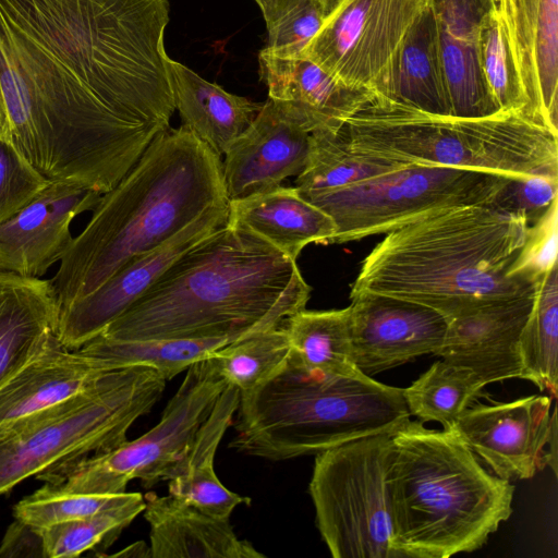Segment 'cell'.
<instances>
[{"mask_svg": "<svg viewBox=\"0 0 558 558\" xmlns=\"http://www.w3.org/2000/svg\"><path fill=\"white\" fill-rule=\"evenodd\" d=\"M226 386L207 359L198 361L186 369L159 422L147 433L110 451L36 477L57 492L97 495L122 494L135 478L145 488L166 481L187 452Z\"/></svg>", "mask_w": 558, "mask_h": 558, "instance_id": "cell-11", "label": "cell"}, {"mask_svg": "<svg viewBox=\"0 0 558 558\" xmlns=\"http://www.w3.org/2000/svg\"><path fill=\"white\" fill-rule=\"evenodd\" d=\"M181 125L219 157L254 120L263 104L225 90L184 64L168 60Z\"/></svg>", "mask_w": 558, "mask_h": 558, "instance_id": "cell-26", "label": "cell"}, {"mask_svg": "<svg viewBox=\"0 0 558 558\" xmlns=\"http://www.w3.org/2000/svg\"><path fill=\"white\" fill-rule=\"evenodd\" d=\"M389 488L400 558L474 551L512 513L510 481L486 470L452 429L418 420L392 433Z\"/></svg>", "mask_w": 558, "mask_h": 558, "instance_id": "cell-5", "label": "cell"}, {"mask_svg": "<svg viewBox=\"0 0 558 558\" xmlns=\"http://www.w3.org/2000/svg\"><path fill=\"white\" fill-rule=\"evenodd\" d=\"M350 299L354 362L367 376L435 354L444 342L447 318L429 306L371 292Z\"/></svg>", "mask_w": 558, "mask_h": 558, "instance_id": "cell-15", "label": "cell"}, {"mask_svg": "<svg viewBox=\"0 0 558 558\" xmlns=\"http://www.w3.org/2000/svg\"><path fill=\"white\" fill-rule=\"evenodd\" d=\"M57 316L48 280L0 270V387L41 350Z\"/></svg>", "mask_w": 558, "mask_h": 558, "instance_id": "cell-25", "label": "cell"}, {"mask_svg": "<svg viewBox=\"0 0 558 558\" xmlns=\"http://www.w3.org/2000/svg\"><path fill=\"white\" fill-rule=\"evenodd\" d=\"M432 0H341L301 57L379 96L404 38Z\"/></svg>", "mask_w": 558, "mask_h": 558, "instance_id": "cell-12", "label": "cell"}, {"mask_svg": "<svg viewBox=\"0 0 558 558\" xmlns=\"http://www.w3.org/2000/svg\"><path fill=\"white\" fill-rule=\"evenodd\" d=\"M144 508L145 498L140 494L125 505L38 529L45 558L77 557L100 544L109 546Z\"/></svg>", "mask_w": 558, "mask_h": 558, "instance_id": "cell-35", "label": "cell"}, {"mask_svg": "<svg viewBox=\"0 0 558 558\" xmlns=\"http://www.w3.org/2000/svg\"><path fill=\"white\" fill-rule=\"evenodd\" d=\"M520 378L556 398L558 391V267L536 283L535 302L520 339Z\"/></svg>", "mask_w": 558, "mask_h": 558, "instance_id": "cell-31", "label": "cell"}, {"mask_svg": "<svg viewBox=\"0 0 558 558\" xmlns=\"http://www.w3.org/2000/svg\"><path fill=\"white\" fill-rule=\"evenodd\" d=\"M0 557L45 558L44 544L38 529L15 519L0 544Z\"/></svg>", "mask_w": 558, "mask_h": 558, "instance_id": "cell-41", "label": "cell"}, {"mask_svg": "<svg viewBox=\"0 0 558 558\" xmlns=\"http://www.w3.org/2000/svg\"><path fill=\"white\" fill-rule=\"evenodd\" d=\"M498 0H496V3H497Z\"/></svg>", "mask_w": 558, "mask_h": 558, "instance_id": "cell-46", "label": "cell"}, {"mask_svg": "<svg viewBox=\"0 0 558 558\" xmlns=\"http://www.w3.org/2000/svg\"><path fill=\"white\" fill-rule=\"evenodd\" d=\"M392 433L315 454L308 492L317 529L333 558H400L389 488Z\"/></svg>", "mask_w": 558, "mask_h": 558, "instance_id": "cell-9", "label": "cell"}, {"mask_svg": "<svg viewBox=\"0 0 558 558\" xmlns=\"http://www.w3.org/2000/svg\"><path fill=\"white\" fill-rule=\"evenodd\" d=\"M228 203L221 157L183 125L161 132L118 184L101 194L48 279L57 310Z\"/></svg>", "mask_w": 558, "mask_h": 558, "instance_id": "cell-3", "label": "cell"}, {"mask_svg": "<svg viewBox=\"0 0 558 558\" xmlns=\"http://www.w3.org/2000/svg\"><path fill=\"white\" fill-rule=\"evenodd\" d=\"M239 399L240 390L227 384L187 452L166 478L169 481V495L206 514L228 521L235 507L250 504V498L229 490L214 469L217 448L232 424Z\"/></svg>", "mask_w": 558, "mask_h": 558, "instance_id": "cell-24", "label": "cell"}, {"mask_svg": "<svg viewBox=\"0 0 558 558\" xmlns=\"http://www.w3.org/2000/svg\"><path fill=\"white\" fill-rule=\"evenodd\" d=\"M101 193L72 181H50L0 226V270L40 278L61 260L73 219L93 210Z\"/></svg>", "mask_w": 558, "mask_h": 558, "instance_id": "cell-17", "label": "cell"}, {"mask_svg": "<svg viewBox=\"0 0 558 558\" xmlns=\"http://www.w3.org/2000/svg\"><path fill=\"white\" fill-rule=\"evenodd\" d=\"M323 5H324V9H325V14L326 16L337 7V4L341 1V0H320Z\"/></svg>", "mask_w": 558, "mask_h": 558, "instance_id": "cell-45", "label": "cell"}, {"mask_svg": "<svg viewBox=\"0 0 558 558\" xmlns=\"http://www.w3.org/2000/svg\"><path fill=\"white\" fill-rule=\"evenodd\" d=\"M49 182L26 160L11 137H0V226Z\"/></svg>", "mask_w": 558, "mask_h": 558, "instance_id": "cell-38", "label": "cell"}, {"mask_svg": "<svg viewBox=\"0 0 558 558\" xmlns=\"http://www.w3.org/2000/svg\"><path fill=\"white\" fill-rule=\"evenodd\" d=\"M227 222L254 233L293 260L311 243L331 244L337 231L327 213L295 186L282 185L229 201Z\"/></svg>", "mask_w": 558, "mask_h": 558, "instance_id": "cell-22", "label": "cell"}, {"mask_svg": "<svg viewBox=\"0 0 558 558\" xmlns=\"http://www.w3.org/2000/svg\"><path fill=\"white\" fill-rule=\"evenodd\" d=\"M483 387L469 369L439 360L403 388L402 393L411 415L423 423L437 422L444 429H451Z\"/></svg>", "mask_w": 558, "mask_h": 558, "instance_id": "cell-32", "label": "cell"}, {"mask_svg": "<svg viewBox=\"0 0 558 558\" xmlns=\"http://www.w3.org/2000/svg\"><path fill=\"white\" fill-rule=\"evenodd\" d=\"M557 409L550 414L549 433L545 445L546 465H549L557 475Z\"/></svg>", "mask_w": 558, "mask_h": 558, "instance_id": "cell-42", "label": "cell"}, {"mask_svg": "<svg viewBox=\"0 0 558 558\" xmlns=\"http://www.w3.org/2000/svg\"><path fill=\"white\" fill-rule=\"evenodd\" d=\"M290 351L282 324L232 341L213 352L207 361L227 384L241 392L272 375L286 362Z\"/></svg>", "mask_w": 558, "mask_h": 558, "instance_id": "cell-33", "label": "cell"}, {"mask_svg": "<svg viewBox=\"0 0 558 558\" xmlns=\"http://www.w3.org/2000/svg\"><path fill=\"white\" fill-rule=\"evenodd\" d=\"M404 163L354 151L341 130L311 133L303 170L296 175L295 187L301 194L349 186L387 172Z\"/></svg>", "mask_w": 558, "mask_h": 558, "instance_id": "cell-30", "label": "cell"}, {"mask_svg": "<svg viewBox=\"0 0 558 558\" xmlns=\"http://www.w3.org/2000/svg\"><path fill=\"white\" fill-rule=\"evenodd\" d=\"M311 291L296 260L226 222L178 258L98 336L241 339L282 325L305 308Z\"/></svg>", "mask_w": 558, "mask_h": 558, "instance_id": "cell-2", "label": "cell"}, {"mask_svg": "<svg viewBox=\"0 0 558 558\" xmlns=\"http://www.w3.org/2000/svg\"><path fill=\"white\" fill-rule=\"evenodd\" d=\"M325 17L320 0H278L266 22L268 43L265 48L279 57H301Z\"/></svg>", "mask_w": 558, "mask_h": 558, "instance_id": "cell-37", "label": "cell"}, {"mask_svg": "<svg viewBox=\"0 0 558 558\" xmlns=\"http://www.w3.org/2000/svg\"><path fill=\"white\" fill-rule=\"evenodd\" d=\"M258 63L268 98L283 102L310 133L341 130L376 96L341 83L305 57H279L264 48Z\"/></svg>", "mask_w": 558, "mask_h": 558, "instance_id": "cell-20", "label": "cell"}, {"mask_svg": "<svg viewBox=\"0 0 558 558\" xmlns=\"http://www.w3.org/2000/svg\"><path fill=\"white\" fill-rule=\"evenodd\" d=\"M343 131L354 151L392 162L558 175L557 135L517 112L436 114L375 96Z\"/></svg>", "mask_w": 558, "mask_h": 558, "instance_id": "cell-7", "label": "cell"}, {"mask_svg": "<svg viewBox=\"0 0 558 558\" xmlns=\"http://www.w3.org/2000/svg\"><path fill=\"white\" fill-rule=\"evenodd\" d=\"M526 219L493 204L426 213L386 233L363 259L350 296L390 295L445 317L533 289L509 276L525 241Z\"/></svg>", "mask_w": 558, "mask_h": 558, "instance_id": "cell-4", "label": "cell"}, {"mask_svg": "<svg viewBox=\"0 0 558 558\" xmlns=\"http://www.w3.org/2000/svg\"><path fill=\"white\" fill-rule=\"evenodd\" d=\"M377 97L426 112L451 116L432 3L409 31Z\"/></svg>", "mask_w": 558, "mask_h": 558, "instance_id": "cell-27", "label": "cell"}, {"mask_svg": "<svg viewBox=\"0 0 558 558\" xmlns=\"http://www.w3.org/2000/svg\"><path fill=\"white\" fill-rule=\"evenodd\" d=\"M551 396L469 407L452 430L502 480L533 477L546 465Z\"/></svg>", "mask_w": 558, "mask_h": 558, "instance_id": "cell-14", "label": "cell"}, {"mask_svg": "<svg viewBox=\"0 0 558 558\" xmlns=\"http://www.w3.org/2000/svg\"><path fill=\"white\" fill-rule=\"evenodd\" d=\"M558 199L545 214L530 226L521 251L512 264L509 276L536 284L537 281L557 266L558 243Z\"/></svg>", "mask_w": 558, "mask_h": 558, "instance_id": "cell-39", "label": "cell"}, {"mask_svg": "<svg viewBox=\"0 0 558 558\" xmlns=\"http://www.w3.org/2000/svg\"><path fill=\"white\" fill-rule=\"evenodd\" d=\"M311 133L279 100L268 98L222 161L229 201L271 190L304 168Z\"/></svg>", "mask_w": 558, "mask_h": 558, "instance_id": "cell-18", "label": "cell"}, {"mask_svg": "<svg viewBox=\"0 0 558 558\" xmlns=\"http://www.w3.org/2000/svg\"><path fill=\"white\" fill-rule=\"evenodd\" d=\"M535 296L536 286L446 317L445 339L435 355L469 369L484 386L520 378V339Z\"/></svg>", "mask_w": 558, "mask_h": 558, "instance_id": "cell-16", "label": "cell"}, {"mask_svg": "<svg viewBox=\"0 0 558 558\" xmlns=\"http://www.w3.org/2000/svg\"><path fill=\"white\" fill-rule=\"evenodd\" d=\"M529 118L558 135V0H498Z\"/></svg>", "mask_w": 558, "mask_h": 558, "instance_id": "cell-19", "label": "cell"}, {"mask_svg": "<svg viewBox=\"0 0 558 558\" xmlns=\"http://www.w3.org/2000/svg\"><path fill=\"white\" fill-rule=\"evenodd\" d=\"M165 387L166 379L153 368H117L60 403L1 423L0 495L31 476L119 447Z\"/></svg>", "mask_w": 558, "mask_h": 558, "instance_id": "cell-8", "label": "cell"}, {"mask_svg": "<svg viewBox=\"0 0 558 558\" xmlns=\"http://www.w3.org/2000/svg\"><path fill=\"white\" fill-rule=\"evenodd\" d=\"M238 339L231 336H219L112 340L96 336L76 350L95 360L106 371L144 366L157 371L168 380Z\"/></svg>", "mask_w": 558, "mask_h": 558, "instance_id": "cell-28", "label": "cell"}, {"mask_svg": "<svg viewBox=\"0 0 558 558\" xmlns=\"http://www.w3.org/2000/svg\"><path fill=\"white\" fill-rule=\"evenodd\" d=\"M169 0H0L10 137L50 181L113 189L175 111Z\"/></svg>", "mask_w": 558, "mask_h": 558, "instance_id": "cell-1", "label": "cell"}, {"mask_svg": "<svg viewBox=\"0 0 558 558\" xmlns=\"http://www.w3.org/2000/svg\"><path fill=\"white\" fill-rule=\"evenodd\" d=\"M558 175L533 174L510 178L496 195L493 205L523 216L535 223L557 198Z\"/></svg>", "mask_w": 558, "mask_h": 558, "instance_id": "cell-40", "label": "cell"}, {"mask_svg": "<svg viewBox=\"0 0 558 558\" xmlns=\"http://www.w3.org/2000/svg\"><path fill=\"white\" fill-rule=\"evenodd\" d=\"M477 43L482 72L498 111L517 112L530 120L529 99L515 65L506 22L497 8L483 17Z\"/></svg>", "mask_w": 558, "mask_h": 558, "instance_id": "cell-34", "label": "cell"}, {"mask_svg": "<svg viewBox=\"0 0 558 558\" xmlns=\"http://www.w3.org/2000/svg\"><path fill=\"white\" fill-rule=\"evenodd\" d=\"M510 178L461 168L405 165L349 186L302 195L333 219L337 231L331 244H342L386 234L436 209L492 204Z\"/></svg>", "mask_w": 558, "mask_h": 558, "instance_id": "cell-10", "label": "cell"}, {"mask_svg": "<svg viewBox=\"0 0 558 558\" xmlns=\"http://www.w3.org/2000/svg\"><path fill=\"white\" fill-rule=\"evenodd\" d=\"M228 205L208 209L162 245L126 263L95 291L58 311L54 331L61 342L76 350L98 336L178 258L227 222Z\"/></svg>", "mask_w": 558, "mask_h": 558, "instance_id": "cell-13", "label": "cell"}, {"mask_svg": "<svg viewBox=\"0 0 558 558\" xmlns=\"http://www.w3.org/2000/svg\"><path fill=\"white\" fill-rule=\"evenodd\" d=\"M144 518L154 558H264L240 539L228 520L217 519L177 499L148 493Z\"/></svg>", "mask_w": 558, "mask_h": 558, "instance_id": "cell-23", "label": "cell"}, {"mask_svg": "<svg viewBox=\"0 0 558 558\" xmlns=\"http://www.w3.org/2000/svg\"><path fill=\"white\" fill-rule=\"evenodd\" d=\"M107 372L92 357L65 347L53 330L41 350L0 387V424L60 403Z\"/></svg>", "mask_w": 558, "mask_h": 558, "instance_id": "cell-21", "label": "cell"}, {"mask_svg": "<svg viewBox=\"0 0 558 558\" xmlns=\"http://www.w3.org/2000/svg\"><path fill=\"white\" fill-rule=\"evenodd\" d=\"M111 557H151L150 548L144 542H136Z\"/></svg>", "mask_w": 558, "mask_h": 558, "instance_id": "cell-43", "label": "cell"}, {"mask_svg": "<svg viewBox=\"0 0 558 558\" xmlns=\"http://www.w3.org/2000/svg\"><path fill=\"white\" fill-rule=\"evenodd\" d=\"M402 389L371 376L304 367L292 354L268 378L241 391L229 447L270 461L316 454L410 420Z\"/></svg>", "mask_w": 558, "mask_h": 558, "instance_id": "cell-6", "label": "cell"}, {"mask_svg": "<svg viewBox=\"0 0 558 558\" xmlns=\"http://www.w3.org/2000/svg\"><path fill=\"white\" fill-rule=\"evenodd\" d=\"M291 354L306 368L341 376H362L354 362L350 306L300 310L284 323Z\"/></svg>", "mask_w": 558, "mask_h": 558, "instance_id": "cell-29", "label": "cell"}, {"mask_svg": "<svg viewBox=\"0 0 558 558\" xmlns=\"http://www.w3.org/2000/svg\"><path fill=\"white\" fill-rule=\"evenodd\" d=\"M140 494L126 492L116 495L61 493L44 483L39 489L25 496L14 506L13 515L36 529H41L125 505Z\"/></svg>", "mask_w": 558, "mask_h": 558, "instance_id": "cell-36", "label": "cell"}, {"mask_svg": "<svg viewBox=\"0 0 558 558\" xmlns=\"http://www.w3.org/2000/svg\"><path fill=\"white\" fill-rule=\"evenodd\" d=\"M255 2L258 4L260 9L265 22H267L272 15L278 0H255Z\"/></svg>", "mask_w": 558, "mask_h": 558, "instance_id": "cell-44", "label": "cell"}]
</instances>
